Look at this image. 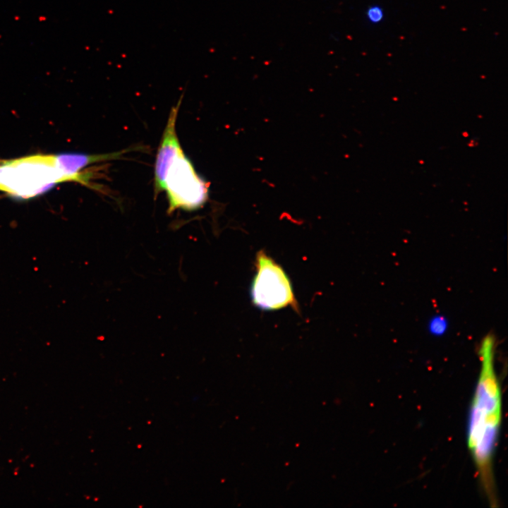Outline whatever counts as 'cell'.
<instances>
[{"mask_svg": "<svg viewBox=\"0 0 508 508\" xmlns=\"http://www.w3.org/2000/svg\"><path fill=\"white\" fill-rule=\"evenodd\" d=\"M365 15L368 22L373 24L380 23L384 18L383 9L379 5H372L369 6L365 12Z\"/></svg>", "mask_w": 508, "mask_h": 508, "instance_id": "6", "label": "cell"}, {"mask_svg": "<svg viewBox=\"0 0 508 508\" xmlns=\"http://www.w3.org/2000/svg\"><path fill=\"white\" fill-rule=\"evenodd\" d=\"M208 183L198 175L183 150L169 162L154 182L155 198L166 191L169 214L178 209L194 211L201 208L208 199Z\"/></svg>", "mask_w": 508, "mask_h": 508, "instance_id": "3", "label": "cell"}, {"mask_svg": "<svg viewBox=\"0 0 508 508\" xmlns=\"http://www.w3.org/2000/svg\"><path fill=\"white\" fill-rule=\"evenodd\" d=\"M448 329V321L447 318L440 315L433 316L428 322V329L429 333L434 336H442L445 334Z\"/></svg>", "mask_w": 508, "mask_h": 508, "instance_id": "5", "label": "cell"}, {"mask_svg": "<svg viewBox=\"0 0 508 508\" xmlns=\"http://www.w3.org/2000/svg\"><path fill=\"white\" fill-rule=\"evenodd\" d=\"M73 181L56 155H33L0 164V191L20 199L38 196L55 185Z\"/></svg>", "mask_w": 508, "mask_h": 508, "instance_id": "2", "label": "cell"}, {"mask_svg": "<svg viewBox=\"0 0 508 508\" xmlns=\"http://www.w3.org/2000/svg\"><path fill=\"white\" fill-rule=\"evenodd\" d=\"M255 274L250 294L253 304L262 310H277L290 306L299 312L289 277L263 250L255 255Z\"/></svg>", "mask_w": 508, "mask_h": 508, "instance_id": "4", "label": "cell"}, {"mask_svg": "<svg viewBox=\"0 0 508 508\" xmlns=\"http://www.w3.org/2000/svg\"><path fill=\"white\" fill-rule=\"evenodd\" d=\"M495 340L487 336L479 349L480 370L470 411L468 446L488 502L496 506L493 454L502 418V395L494 363Z\"/></svg>", "mask_w": 508, "mask_h": 508, "instance_id": "1", "label": "cell"}]
</instances>
